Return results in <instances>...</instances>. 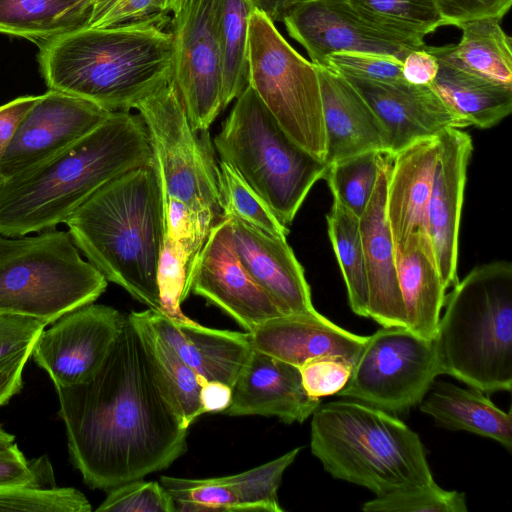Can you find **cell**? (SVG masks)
<instances>
[{"instance_id":"d6986e66","label":"cell","mask_w":512,"mask_h":512,"mask_svg":"<svg viewBox=\"0 0 512 512\" xmlns=\"http://www.w3.org/2000/svg\"><path fill=\"white\" fill-rule=\"evenodd\" d=\"M342 76L361 94L384 125L391 154L418 140L438 136L446 129L468 127L430 85H415L405 79L378 82Z\"/></svg>"},{"instance_id":"484cf974","label":"cell","mask_w":512,"mask_h":512,"mask_svg":"<svg viewBox=\"0 0 512 512\" xmlns=\"http://www.w3.org/2000/svg\"><path fill=\"white\" fill-rule=\"evenodd\" d=\"M439 150V138L434 136L418 140L393 154L386 213L395 252L400 251L413 234L430 241L427 210Z\"/></svg>"},{"instance_id":"60d3db41","label":"cell","mask_w":512,"mask_h":512,"mask_svg":"<svg viewBox=\"0 0 512 512\" xmlns=\"http://www.w3.org/2000/svg\"><path fill=\"white\" fill-rule=\"evenodd\" d=\"M97 512H176L168 491L156 481L136 479L108 490Z\"/></svg>"},{"instance_id":"836d02e7","label":"cell","mask_w":512,"mask_h":512,"mask_svg":"<svg viewBox=\"0 0 512 512\" xmlns=\"http://www.w3.org/2000/svg\"><path fill=\"white\" fill-rule=\"evenodd\" d=\"M327 230L352 312L368 317V288L359 216L333 198Z\"/></svg>"},{"instance_id":"603a6c76","label":"cell","mask_w":512,"mask_h":512,"mask_svg":"<svg viewBox=\"0 0 512 512\" xmlns=\"http://www.w3.org/2000/svg\"><path fill=\"white\" fill-rule=\"evenodd\" d=\"M227 218L231 220L234 248L242 265L282 313L316 311L304 269L287 239Z\"/></svg>"},{"instance_id":"e575fe53","label":"cell","mask_w":512,"mask_h":512,"mask_svg":"<svg viewBox=\"0 0 512 512\" xmlns=\"http://www.w3.org/2000/svg\"><path fill=\"white\" fill-rule=\"evenodd\" d=\"M393 155L369 151L350 156L328 166L323 179L334 199L357 216L363 213L384 164Z\"/></svg>"},{"instance_id":"8fae6325","label":"cell","mask_w":512,"mask_h":512,"mask_svg":"<svg viewBox=\"0 0 512 512\" xmlns=\"http://www.w3.org/2000/svg\"><path fill=\"white\" fill-rule=\"evenodd\" d=\"M442 374L433 339L406 327H382L368 336L345 386L336 394L388 413L420 404Z\"/></svg>"},{"instance_id":"ba28073f","label":"cell","mask_w":512,"mask_h":512,"mask_svg":"<svg viewBox=\"0 0 512 512\" xmlns=\"http://www.w3.org/2000/svg\"><path fill=\"white\" fill-rule=\"evenodd\" d=\"M78 250L69 232L55 229L0 236V312L47 326L95 302L108 281Z\"/></svg>"},{"instance_id":"d4e9b609","label":"cell","mask_w":512,"mask_h":512,"mask_svg":"<svg viewBox=\"0 0 512 512\" xmlns=\"http://www.w3.org/2000/svg\"><path fill=\"white\" fill-rule=\"evenodd\" d=\"M144 313L154 331L204 382L233 387L253 351L249 332L208 328L193 320L177 322L152 308Z\"/></svg>"},{"instance_id":"f1b7e54d","label":"cell","mask_w":512,"mask_h":512,"mask_svg":"<svg viewBox=\"0 0 512 512\" xmlns=\"http://www.w3.org/2000/svg\"><path fill=\"white\" fill-rule=\"evenodd\" d=\"M430 84L444 103L468 126L491 128L512 111V85L471 73L444 59Z\"/></svg>"},{"instance_id":"4316f807","label":"cell","mask_w":512,"mask_h":512,"mask_svg":"<svg viewBox=\"0 0 512 512\" xmlns=\"http://www.w3.org/2000/svg\"><path fill=\"white\" fill-rule=\"evenodd\" d=\"M398 282L406 314V328L433 339L445 302L446 288L438 272L430 241L413 234L395 252Z\"/></svg>"},{"instance_id":"44dd1931","label":"cell","mask_w":512,"mask_h":512,"mask_svg":"<svg viewBox=\"0 0 512 512\" xmlns=\"http://www.w3.org/2000/svg\"><path fill=\"white\" fill-rule=\"evenodd\" d=\"M392 158L380 170L373 193L359 220L368 288V317L382 327H406L394 242L386 213Z\"/></svg>"},{"instance_id":"7bdbcfd3","label":"cell","mask_w":512,"mask_h":512,"mask_svg":"<svg viewBox=\"0 0 512 512\" xmlns=\"http://www.w3.org/2000/svg\"><path fill=\"white\" fill-rule=\"evenodd\" d=\"M326 63V68L344 76L378 82L404 80L402 61L389 55L337 52L330 55Z\"/></svg>"},{"instance_id":"5bb4252c","label":"cell","mask_w":512,"mask_h":512,"mask_svg":"<svg viewBox=\"0 0 512 512\" xmlns=\"http://www.w3.org/2000/svg\"><path fill=\"white\" fill-rule=\"evenodd\" d=\"M125 319L111 306L93 302L79 307L40 333L31 357L55 387L83 383L106 359Z\"/></svg>"},{"instance_id":"f546056e","label":"cell","mask_w":512,"mask_h":512,"mask_svg":"<svg viewBox=\"0 0 512 512\" xmlns=\"http://www.w3.org/2000/svg\"><path fill=\"white\" fill-rule=\"evenodd\" d=\"M496 17L475 18L458 28L457 44L428 46L435 56L489 80L512 85V39Z\"/></svg>"},{"instance_id":"2e32d148","label":"cell","mask_w":512,"mask_h":512,"mask_svg":"<svg viewBox=\"0 0 512 512\" xmlns=\"http://www.w3.org/2000/svg\"><path fill=\"white\" fill-rule=\"evenodd\" d=\"M191 292L220 308L247 332L285 315L252 279L233 243L231 220L222 218L211 229L195 263Z\"/></svg>"},{"instance_id":"681fc988","label":"cell","mask_w":512,"mask_h":512,"mask_svg":"<svg viewBox=\"0 0 512 512\" xmlns=\"http://www.w3.org/2000/svg\"><path fill=\"white\" fill-rule=\"evenodd\" d=\"M438 71V61L428 50V45L422 49L411 50L402 61L404 79L415 85H430Z\"/></svg>"},{"instance_id":"b9f144b4","label":"cell","mask_w":512,"mask_h":512,"mask_svg":"<svg viewBox=\"0 0 512 512\" xmlns=\"http://www.w3.org/2000/svg\"><path fill=\"white\" fill-rule=\"evenodd\" d=\"M186 0H108L92 11L87 27L109 28L174 14Z\"/></svg>"},{"instance_id":"e0dca14e","label":"cell","mask_w":512,"mask_h":512,"mask_svg":"<svg viewBox=\"0 0 512 512\" xmlns=\"http://www.w3.org/2000/svg\"><path fill=\"white\" fill-rule=\"evenodd\" d=\"M301 448L250 470L223 477L188 479L161 476L176 512H283L278 488Z\"/></svg>"},{"instance_id":"c3c4849f","label":"cell","mask_w":512,"mask_h":512,"mask_svg":"<svg viewBox=\"0 0 512 512\" xmlns=\"http://www.w3.org/2000/svg\"><path fill=\"white\" fill-rule=\"evenodd\" d=\"M39 96H21L0 106V161L21 121Z\"/></svg>"},{"instance_id":"277c9868","label":"cell","mask_w":512,"mask_h":512,"mask_svg":"<svg viewBox=\"0 0 512 512\" xmlns=\"http://www.w3.org/2000/svg\"><path fill=\"white\" fill-rule=\"evenodd\" d=\"M65 224L77 248L107 281L161 312L157 275L166 218L153 162L104 185Z\"/></svg>"},{"instance_id":"ac0fdd59","label":"cell","mask_w":512,"mask_h":512,"mask_svg":"<svg viewBox=\"0 0 512 512\" xmlns=\"http://www.w3.org/2000/svg\"><path fill=\"white\" fill-rule=\"evenodd\" d=\"M440 150L427 210L428 234L446 289L457 283L458 239L467 169L473 151L470 135L449 128L438 135Z\"/></svg>"},{"instance_id":"8d00e7d4","label":"cell","mask_w":512,"mask_h":512,"mask_svg":"<svg viewBox=\"0 0 512 512\" xmlns=\"http://www.w3.org/2000/svg\"><path fill=\"white\" fill-rule=\"evenodd\" d=\"M220 202L224 217L239 219L268 235L287 238L289 229L267 204L225 162L218 165Z\"/></svg>"},{"instance_id":"ffe728a7","label":"cell","mask_w":512,"mask_h":512,"mask_svg":"<svg viewBox=\"0 0 512 512\" xmlns=\"http://www.w3.org/2000/svg\"><path fill=\"white\" fill-rule=\"evenodd\" d=\"M321 404L304 389L299 368L253 348L232 387L228 416L277 417L303 423Z\"/></svg>"},{"instance_id":"7a4b0ae2","label":"cell","mask_w":512,"mask_h":512,"mask_svg":"<svg viewBox=\"0 0 512 512\" xmlns=\"http://www.w3.org/2000/svg\"><path fill=\"white\" fill-rule=\"evenodd\" d=\"M152 162L139 114L115 111L75 144L0 187V235L21 237L55 229L94 193Z\"/></svg>"},{"instance_id":"52a82bcc","label":"cell","mask_w":512,"mask_h":512,"mask_svg":"<svg viewBox=\"0 0 512 512\" xmlns=\"http://www.w3.org/2000/svg\"><path fill=\"white\" fill-rule=\"evenodd\" d=\"M227 163L286 226L328 165L298 146L251 86L236 98L213 139Z\"/></svg>"},{"instance_id":"7c38bea8","label":"cell","mask_w":512,"mask_h":512,"mask_svg":"<svg viewBox=\"0 0 512 512\" xmlns=\"http://www.w3.org/2000/svg\"><path fill=\"white\" fill-rule=\"evenodd\" d=\"M220 0H186L173 14L172 82L193 129L208 131L222 111Z\"/></svg>"},{"instance_id":"74e56055","label":"cell","mask_w":512,"mask_h":512,"mask_svg":"<svg viewBox=\"0 0 512 512\" xmlns=\"http://www.w3.org/2000/svg\"><path fill=\"white\" fill-rule=\"evenodd\" d=\"M194 265L183 247L165 234L159 264L158 287L161 313L177 322L191 321L181 304L191 292Z\"/></svg>"},{"instance_id":"4fadbf2b","label":"cell","mask_w":512,"mask_h":512,"mask_svg":"<svg viewBox=\"0 0 512 512\" xmlns=\"http://www.w3.org/2000/svg\"><path fill=\"white\" fill-rule=\"evenodd\" d=\"M291 38L304 47L310 62L326 68L337 52L393 56L401 61L424 39L382 27L358 13L347 0H306L290 7L281 19Z\"/></svg>"},{"instance_id":"8992f818","label":"cell","mask_w":512,"mask_h":512,"mask_svg":"<svg viewBox=\"0 0 512 512\" xmlns=\"http://www.w3.org/2000/svg\"><path fill=\"white\" fill-rule=\"evenodd\" d=\"M445 296L433 338L442 374L485 394L512 388V265L471 270Z\"/></svg>"},{"instance_id":"f5cc1de1","label":"cell","mask_w":512,"mask_h":512,"mask_svg":"<svg viewBox=\"0 0 512 512\" xmlns=\"http://www.w3.org/2000/svg\"><path fill=\"white\" fill-rule=\"evenodd\" d=\"M306 0H253L255 8L272 22L281 21L283 14L293 5Z\"/></svg>"},{"instance_id":"1f68e13d","label":"cell","mask_w":512,"mask_h":512,"mask_svg":"<svg viewBox=\"0 0 512 512\" xmlns=\"http://www.w3.org/2000/svg\"><path fill=\"white\" fill-rule=\"evenodd\" d=\"M143 342L147 356L184 428L203 414L200 389L204 381L152 328L144 311L127 315Z\"/></svg>"},{"instance_id":"7dc6e473","label":"cell","mask_w":512,"mask_h":512,"mask_svg":"<svg viewBox=\"0 0 512 512\" xmlns=\"http://www.w3.org/2000/svg\"><path fill=\"white\" fill-rule=\"evenodd\" d=\"M445 26L459 27L462 23L482 17H503L512 0H435Z\"/></svg>"},{"instance_id":"5b68a950","label":"cell","mask_w":512,"mask_h":512,"mask_svg":"<svg viewBox=\"0 0 512 512\" xmlns=\"http://www.w3.org/2000/svg\"><path fill=\"white\" fill-rule=\"evenodd\" d=\"M311 453L333 478L376 496L435 483L419 435L399 418L355 400L319 405Z\"/></svg>"},{"instance_id":"d6a6232c","label":"cell","mask_w":512,"mask_h":512,"mask_svg":"<svg viewBox=\"0 0 512 512\" xmlns=\"http://www.w3.org/2000/svg\"><path fill=\"white\" fill-rule=\"evenodd\" d=\"M253 0H220L218 36L222 59V110L249 85V18Z\"/></svg>"},{"instance_id":"ee69618b","label":"cell","mask_w":512,"mask_h":512,"mask_svg":"<svg viewBox=\"0 0 512 512\" xmlns=\"http://www.w3.org/2000/svg\"><path fill=\"white\" fill-rule=\"evenodd\" d=\"M352 369V363L337 356L317 357L299 367L305 391L315 398L337 394L347 383Z\"/></svg>"},{"instance_id":"9a60e30c","label":"cell","mask_w":512,"mask_h":512,"mask_svg":"<svg viewBox=\"0 0 512 512\" xmlns=\"http://www.w3.org/2000/svg\"><path fill=\"white\" fill-rule=\"evenodd\" d=\"M110 113L87 100L49 89L17 128L0 161V176L7 180L57 156Z\"/></svg>"},{"instance_id":"bcb514c9","label":"cell","mask_w":512,"mask_h":512,"mask_svg":"<svg viewBox=\"0 0 512 512\" xmlns=\"http://www.w3.org/2000/svg\"><path fill=\"white\" fill-rule=\"evenodd\" d=\"M43 459L34 460L35 463L32 464L25 458L15 441L0 444V486L48 487L42 481V475L48 471L50 465L47 461L43 463Z\"/></svg>"},{"instance_id":"83f0119b","label":"cell","mask_w":512,"mask_h":512,"mask_svg":"<svg viewBox=\"0 0 512 512\" xmlns=\"http://www.w3.org/2000/svg\"><path fill=\"white\" fill-rule=\"evenodd\" d=\"M420 404V410L438 426L491 438L511 451V413L497 407L484 392L445 381L433 382Z\"/></svg>"},{"instance_id":"4dcf8cb0","label":"cell","mask_w":512,"mask_h":512,"mask_svg":"<svg viewBox=\"0 0 512 512\" xmlns=\"http://www.w3.org/2000/svg\"><path fill=\"white\" fill-rule=\"evenodd\" d=\"M92 0H0V33L32 41L87 27Z\"/></svg>"},{"instance_id":"3957f363","label":"cell","mask_w":512,"mask_h":512,"mask_svg":"<svg viewBox=\"0 0 512 512\" xmlns=\"http://www.w3.org/2000/svg\"><path fill=\"white\" fill-rule=\"evenodd\" d=\"M170 21L169 15H157L43 41L38 59L46 85L109 112L135 109L172 79Z\"/></svg>"},{"instance_id":"d590c367","label":"cell","mask_w":512,"mask_h":512,"mask_svg":"<svg viewBox=\"0 0 512 512\" xmlns=\"http://www.w3.org/2000/svg\"><path fill=\"white\" fill-rule=\"evenodd\" d=\"M366 19L387 29L424 39L445 26L435 0H347Z\"/></svg>"},{"instance_id":"11a10c76","label":"cell","mask_w":512,"mask_h":512,"mask_svg":"<svg viewBox=\"0 0 512 512\" xmlns=\"http://www.w3.org/2000/svg\"><path fill=\"white\" fill-rule=\"evenodd\" d=\"M108 0H92L93 3V10L97 9L98 7L102 6L104 3H106ZM92 10V11H93ZM92 15V14H91Z\"/></svg>"},{"instance_id":"6da1fadb","label":"cell","mask_w":512,"mask_h":512,"mask_svg":"<svg viewBox=\"0 0 512 512\" xmlns=\"http://www.w3.org/2000/svg\"><path fill=\"white\" fill-rule=\"evenodd\" d=\"M55 388L70 460L91 489L143 479L187 450L188 429L128 316L89 380Z\"/></svg>"},{"instance_id":"9f6ffc18","label":"cell","mask_w":512,"mask_h":512,"mask_svg":"<svg viewBox=\"0 0 512 512\" xmlns=\"http://www.w3.org/2000/svg\"><path fill=\"white\" fill-rule=\"evenodd\" d=\"M4 181H5V180L0 176V187H1V185L4 183Z\"/></svg>"},{"instance_id":"db71d44e","label":"cell","mask_w":512,"mask_h":512,"mask_svg":"<svg viewBox=\"0 0 512 512\" xmlns=\"http://www.w3.org/2000/svg\"><path fill=\"white\" fill-rule=\"evenodd\" d=\"M15 441V436L7 432L0 424V444L10 443Z\"/></svg>"},{"instance_id":"7402d4cb","label":"cell","mask_w":512,"mask_h":512,"mask_svg":"<svg viewBox=\"0 0 512 512\" xmlns=\"http://www.w3.org/2000/svg\"><path fill=\"white\" fill-rule=\"evenodd\" d=\"M249 333L255 350L298 368L322 356L342 357L354 366L368 339L341 328L317 311L274 317Z\"/></svg>"},{"instance_id":"ab89813d","label":"cell","mask_w":512,"mask_h":512,"mask_svg":"<svg viewBox=\"0 0 512 512\" xmlns=\"http://www.w3.org/2000/svg\"><path fill=\"white\" fill-rule=\"evenodd\" d=\"M365 512H467L465 493L444 490L436 483L393 491L365 502Z\"/></svg>"},{"instance_id":"f35d334b","label":"cell","mask_w":512,"mask_h":512,"mask_svg":"<svg viewBox=\"0 0 512 512\" xmlns=\"http://www.w3.org/2000/svg\"><path fill=\"white\" fill-rule=\"evenodd\" d=\"M86 496L73 487L0 486V512H90Z\"/></svg>"},{"instance_id":"30bf717a","label":"cell","mask_w":512,"mask_h":512,"mask_svg":"<svg viewBox=\"0 0 512 512\" xmlns=\"http://www.w3.org/2000/svg\"><path fill=\"white\" fill-rule=\"evenodd\" d=\"M147 130L164 201L176 198L213 226L223 218L208 131L192 128L172 80L135 107Z\"/></svg>"},{"instance_id":"f6af8a7d","label":"cell","mask_w":512,"mask_h":512,"mask_svg":"<svg viewBox=\"0 0 512 512\" xmlns=\"http://www.w3.org/2000/svg\"><path fill=\"white\" fill-rule=\"evenodd\" d=\"M45 327L36 319L0 312V368L32 351Z\"/></svg>"},{"instance_id":"816d5d0a","label":"cell","mask_w":512,"mask_h":512,"mask_svg":"<svg viewBox=\"0 0 512 512\" xmlns=\"http://www.w3.org/2000/svg\"><path fill=\"white\" fill-rule=\"evenodd\" d=\"M232 388L220 381H205L200 389V405L203 414L224 412L230 405Z\"/></svg>"},{"instance_id":"f907efd6","label":"cell","mask_w":512,"mask_h":512,"mask_svg":"<svg viewBox=\"0 0 512 512\" xmlns=\"http://www.w3.org/2000/svg\"><path fill=\"white\" fill-rule=\"evenodd\" d=\"M31 352H26L0 368V407L20 392L23 386L22 373L31 357Z\"/></svg>"},{"instance_id":"cb8c5ba5","label":"cell","mask_w":512,"mask_h":512,"mask_svg":"<svg viewBox=\"0 0 512 512\" xmlns=\"http://www.w3.org/2000/svg\"><path fill=\"white\" fill-rule=\"evenodd\" d=\"M329 166L369 151L390 152L389 135L370 105L342 75L317 67ZM393 155V154H392Z\"/></svg>"},{"instance_id":"9c48e42d","label":"cell","mask_w":512,"mask_h":512,"mask_svg":"<svg viewBox=\"0 0 512 512\" xmlns=\"http://www.w3.org/2000/svg\"><path fill=\"white\" fill-rule=\"evenodd\" d=\"M249 86L283 131L325 162L326 141L317 67L301 56L263 12L249 18Z\"/></svg>"}]
</instances>
